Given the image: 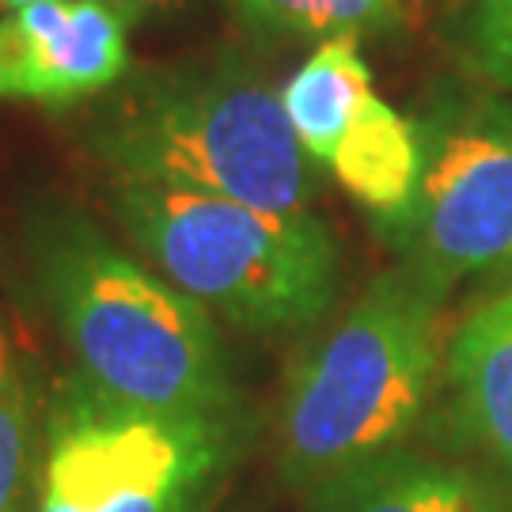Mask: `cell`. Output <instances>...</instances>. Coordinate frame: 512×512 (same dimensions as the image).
I'll use <instances>...</instances> for the list:
<instances>
[{
    "label": "cell",
    "instance_id": "3",
    "mask_svg": "<svg viewBox=\"0 0 512 512\" xmlns=\"http://www.w3.org/2000/svg\"><path fill=\"white\" fill-rule=\"evenodd\" d=\"M440 304L414 270L380 274L289 368L277 452L296 490H319L395 452L429 403L440 357Z\"/></svg>",
    "mask_w": 512,
    "mask_h": 512
},
{
    "label": "cell",
    "instance_id": "1",
    "mask_svg": "<svg viewBox=\"0 0 512 512\" xmlns=\"http://www.w3.org/2000/svg\"><path fill=\"white\" fill-rule=\"evenodd\" d=\"M114 183L213 194L270 213H308L315 194L281 95L247 65L183 61L114 84L88 122Z\"/></svg>",
    "mask_w": 512,
    "mask_h": 512
},
{
    "label": "cell",
    "instance_id": "11",
    "mask_svg": "<svg viewBox=\"0 0 512 512\" xmlns=\"http://www.w3.org/2000/svg\"><path fill=\"white\" fill-rule=\"evenodd\" d=\"M372 92V73L357 50V38H330L296 69L293 80L281 88V103L315 164H327L353 114Z\"/></svg>",
    "mask_w": 512,
    "mask_h": 512
},
{
    "label": "cell",
    "instance_id": "13",
    "mask_svg": "<svg viewBox=\"0 0 512 512\" xmlns=\"http://www.w3.org/2000/svg\"><path fill=\"white\" fill-rule=\"evenodd\" d=\"M35 471V406L19 372H0V512H23Z\"/></svg>",
    "mask_w": 512,
    "mask_h": 512
},
{
    "label": "cell",
    "instance_id": "2",
    "mask_svg": "<svg viewBox=\"0 0 512 512\" xmlns=\"http://www.w3.org/2000/svg\"><path fill=\"white\" fill-rule=\"evenodd\" d=\"M38 293L76 372L122 403L175 414H239V387L213 315L95 224L54 217L35 239Z\"/></svg>",
    "mask_w": 512,
    "mask_h": 512
},
{
    "label": "cell",
    "instance_id": "10",
    "mask_svg": "<svg viewBox=\"0 0 512 512\" xmlns=\"http://www.w3.org/2000/svg\"><path fill=\"white\" fill-rule=\"evenodd\" d=\"M323 167L334 171V179L342 183L349 198H357L384 224V220L399 217L418 190V126L372 92L353 114V122Z\"/></svg>",
    "mask_w": 512,
    "mask_h": 512
},
{
    "label": "cell",
    "instance_id": "7",
    "mask_svg": "<svg viewBox=\"0 0 512 512\" xmlns=\"http://www.w3.org/2000/svg\"><path fill=\"white\" fill-rule=\"evenodd\" d=\"M129 76V23L107 0H38L0 19V99L76 107Z\"/></svg>",
    "mask_w": 512,
    "mask_h": 512
},
{
    "label": "cell",
    "instance_id": "12",
    "mask_svg": "<svg viewBox=\"0 0 512 512\" xmlns=\"http://www.w3.org/2000/svg\"><path fill=\"white\" fill-rule=\"evenodd\" d=\"M236 8L266 31L323 42L391 31L403 19V0H236Z\"/></svg>",
    "mask_w": 512,
    "mask_h": 512
},
{
    "label": "cell",
    "instance_id": "9",
    "mask_svg": "<svg viewBox=\"0 0 512 512\" xmlns=\"http://www.w3.org/2000/svg\"><path fill=\"white\" fill-rule=\"evenodd\" d=\"M319 512H501L497 497L463 467L384 452L315 490Z\"/></svg>",
    "mask_w": 512,
    "mask_h": 512
},
{
    "label": "cell",
    "instance_id": "16",
    "mask_svg": "<svg viewBox=\"0 0 512 512\" xmlns=\"http://www.w3.org/2000/svg\"><path fill=\"white\" fill-rule=\"evenodd\" d=\"M0 372H16V368H12V349H8V334H4V323H0Z\"/></svg>",
    "mask_w": 512,
    "mask_h": 512
},
{
    "label": "cell",
    "instance_id": "14",
    "mask_svg": "<svg viewBox=\"0 0 512 512\" xmlns=\"http://www.w3.org/2000/svg\"><path fill=\"white\" fill-rule=\"evenodd\" d=\"M467 42L478 69L512 92V0H471Z\"/></svg>",
    "mask_w": 512,
    "mask_h": 512
},
{
    "label": "cell",
    "instance_id": "5",
    "mask_svg": "<svg viewBox=\"0 0 512 512\" xmlns=\"http://www.w3.org/2000/svg\"><path fill=\"white\" fill-rule=\"evenodd\" d=\"M35 512H209L236 471L247 421L122 403L65 376L42 429Z\"/></svg>",
    "mask_w": 512,
    "mask_h": 512
},
{
    "label": "cell",
    "instance_id": "4",
    "mask_svg": "<svg viewBox=\"0 0 512 512\" xmlns=\"http://www.w3.org/2000/svg\"><path fill=\"white\" fill-rule=\"evenodd\" d=\"M110 209L171 285L239 330L315 327L338 300V243L311 213H270L145 183H114Z\"/></svg>",
    "mask_w": 512,
    "mask_h": 512
},
{
    "label": "cell",
    "instance_id": "15",
    "mask_svg": "<svg viewBox=\"0 0 512 512\" xmlns=\"http://www.w3.org/2000/svg\"><path fill=\"white\" fill-rule=\"evenodd\" d=\"M107 4L118 12V16L126 19L129 27H133V23H145V19H156V16L175 12L183 0H107Z\"/></svg>",
    "mask_w": 512,
    "mask_h": 512
},
{
    "label": "cell",
    "instance_id": "17",
    "mask_svg": "<svg viewBox=\"0 0 512 512\" xmlns=\"http://www.w3.org/2000/svg\"><path fill=\"white\" fill-rule=\"evenodd\" d=\"M27 4H38V0H0V12H16V8H27Z\"/></svg>",
    "mask_w": 512,
    "mask_h": 512
},
{
    "label": "cell",
    "instance_id": "8",
    "mask_svg": "<svg viewBox=\"0 0 512 512\" xmlns=\"http://www.w3.org/2000/svg\"><path fill=\"white\" fill-rule=\"evenodd\" d=\"M448 380L467 437L512 482V293L463 319L448 349Z\"/></svg>",
    "mask_w": 512,
    "mask_h": 512
},
{
    "label": "cell",
    "instance_id": "6",
    "mask_svg": "<svg viewBox=\"0 0 512 512\" xmlns=\"http://www.w3.org/2000/svg\"><path fill=\"white\" fill-rule=\"evenodd\" d=\"M414 126L418 190L384 232L406 270L448 296L459 277L512 266V103L444 95Z\"/></svg>",
    "mask_w": 512,
    "mask_h": 512
}]
</instances>
